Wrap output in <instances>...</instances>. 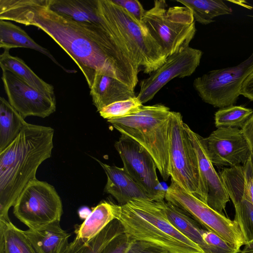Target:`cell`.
<instances>
[{"label": "cell", "instance_id": "obj_1", "mask_svg": "<svg viewBox=\"0 0 253 253\" xmlns=\"http://www.w3.org/2000/svg\"><path fill=\"white\" fill-rule=\"evenodd\" d=\"M0 20L34 26L45 32L77 65L90 88L98 73L132 88L138 83L139 67L124 53L102 18L98 23L77 22L52 10L47 0H1Z\"/></svg>", "mask_w": 253, "mask_h": 253}, {"label": "cell", "instance_id": "obj_2", "mask_svg": "<svg viewBox=\"0 0 253 253\" xmlns=\"http://www.w3.org/2000/svg\"><path fill=\"white\" fill-rule=\"evenodd\" d=\"M54 130L27 123L14 139L0 152V218L8 211L29 183L36 178L41 164L51 156Z\"/></svg>", "mask_w": 253, "mask_h": 253}, {"label": "cell", "instance_id": "obj_3", "mask_svg": "<svg viewBox=\"0 0 253 253\" xmlns=\"http://www.w3.org/2000/svg\"><path fill=\"white\" fill-rule=\"evenodd\" d=\"M116 218L133 239L152 243L170 253H204L170 222L160 201L134 199L116 205Z\"/></svg>", "mask_w": 253, "mask_h": 253}, {"label": "cell", "instance_id": "obj_4", "mask_svg": "<svg viewBox=\"0 0 253 253\" xmlns=\"http://www.w3.org/2000/svg\"><path fill=\"white\" fill-rule=\"evenodd\" d=\"M100 15L129 59L151 74L167 58L144 25L112 0H97Z\"/></svg>", "mask_w": 253, "mask_h": 253}, {"label": "cell", "instance_id": "obj_5", "mask_svg": "<svg viewBox=\"0 0 253 253\" xmlns=\"http://www.w3.org/2000/svg\"><path fill=\"white\" fill-rule=\"evenodd\" d=\"M170 112L162 104L143 105L135 113L107 120L121 135L133 139L150 154L164 180L170 176L168 126Z\"/></svg>", "mask_w": 253, "mask_h": 253}, {"label": "cell", "instance_id": "obj_6", "mask_svg": "<svg viewBox=\"0 0 253 253\" xmlns=\"http://www.w3.org/2000/svg\"><path fill=\"white\" fill-rule=\"evenodd\" d=\"M142 23L167 57L189 46L196 32L191 10L184 6L169 7L165 0L154 1Z\"/></svg>", "mask_w": 253, "mask_h": 253}, {"label": "cell", "instance_id": "obj_7", "mask_svg": "<svg viewBox=\"0 0 253 253\" xmlns=\"http://www.w3.org/2000/svg\"><path fill=\"white\" fill-rule=\"evenodd\" d=\"M180 113L171 111L168 126L169 172L171 178L206 204L208 190Z\"/></svg>", "mask_w": 253, "mask_h": 253}, {"label": "cell", "instance_id": "obj_8", "mask_svg": "<svg viewBox=\"0 0 253 253\" xmlns=\"http://www.w3.org/2000/svg\"><path fill=\"white\" fill-rule=\"evenodd\" d=\"M165 199L178 207L207 230L220 236L240 250L246 244L238 224L214 211L193 195L189 193L171 178Z\"/></svg>", "mask_w": 253, "mask_h": 253}, {"label": "cell", "instance_id": "obj_9", "mask_svg": "<svg viewBox=\"0 0 253 253\" xmlns=\"http://www.w3.org/2000/svg\"><path fill=\"white\" fill-rule=\"evenodd\" d=\"M13 213L29 228H38L60 221L62 203L52 185L37 178L19 195L13 206Z\"/></svg>", "mask_w": 253, "mask_h": 253}, {"label": "cell", "instance_id": "obj_10", "mask_svg": "<svg viewBox=\"0 0 253 253\" xmlns=\"http://www.w3.org/2000/svg\"><path fill=\"white\" fill-rule=\"evenodd\" d=\"M253 71V52L233 67L209 72L195 79L193 86L201 99L214 107L234 105L240 95L242 84Z\"/></svg>", "mask_w": 253, "mask_h": 253}, {"label": "cell", "instance_id": "obj_11", "mask_svg": "<svg viewBox=\"0 0 253 253\" xmlns=\"http://www.w3.org/2000/svg\"><path fill=\"white\" fill-rule=\"evenodd\" d=\"M124 169L151 196L153 201L165 199L164 190L158 178L156 164L150 154L137 142L121 135L115 143Z\"/></svg>", "mask_w": 253, "mask_h": 253}, {"label": "cell", "instance_id": "obj_12", "mask_svg": "<svg viewBox=\"0 0 253 253\" xmlns=\"http://www.w3.org/2000/svg\"><path fill=\"white\" fill-rule=\"evenodd\" d=\"M202 54L201 50L188 46L168 56L160 67L141 81L137 98L143 104L173 79L191 76L200 65Z\"/></svg>", "mask_w": 253, "mask_h": 253}, {"label": "cell", "instance_id": "obj_13", "mask_svg": "<svg viewBox=\"0 0 253 253\" xmlns=\"http://www.w3.org/2000/svg\"><path fill=\"white\" fill-rule=\"evenodd\" d=\"M203 141L209 159L217 167L243 165L251 157L249 146L239 128L218 127Z\"/></svg>", "mask_w": 253, "mask_h": 253}, {"label": "cell", "instance_id": "obj_14", "mask_svg": "<svg viewBox=\"0 0 253 253\" xmlns=\"http://www.w3.org/2000/svg\"><path fill=\"white\" fill-rule=\"evenodd\" d=\"M1 79L9 103L24 119L44 118L55 111V98L38 91L10 71L2 70Z\"/></svg>", "mask_w": 253, "mask_h": 253}, {"label": "cell", "instance_id": "obj_15", "mask_svg": "<svg viewBox=\"0 0 253 253\" xmlns=\"http://www.w3.org/2000/svg\"><path fill=\"white\" fill-rule=\"evenodd\" d=\"M184 127L197 154L200 172L208 190L207 204L220 214H223L229 197L221 177L209 159L201 136L193 131L187 125Z\"/></svg>", "mask_w": 253, "mask_h": 253}, {"label": "cell", "instance_id": "obj_16", "mask_svg": "<svg viewBox=\"0 0 253 253\" xmlns=\"http://www.w3.org/2000/svg\"><path fill=\"white\" fill-rule=\"evenodd\" d=\"M235 208L234 220L238 224L246 244L253 240V204L245 195L235 167L219 172Z\"/></svg>", "mask_w": 253, "mask_h": 253}, {"label": "cell", "instance_id": "obj_17", "mask_svg": "<svg viewBox=\"0 0 253 253\" xmlns=\"http://www.w3.org/2000/svg\"><path fill=\"white\" fill-rule=\"evenodd\" d=\"M96 160L107 175L104 191L111 194L119 205H125L134 199L152 200L150 195L133 179L124 168L110 166Z\"/></svg>", "mask_w": 253, "mask_h": 253}, {"label": "cell", "instance_id": "obj_18", "mask_svg": "<svg viewBox=\"0 0 253 253\" xmlns=\"http://www.w3.org/2000/svg\"><path fill=\"white\" fill-rule=\"evenodd\" d=\"M90 89L93 104L98 112L115 102L136 97L133 88L116 78L101 73L96 75Z\"/></svg>", "mask_w": 253, "mask_h": 253}, {"label": "cell", "instance_id": "obj_19", "mask_svg": "<svg viewBox=\"0 0 253 253\" xmlns=\"http://www.w3.org/2000/svg\"><path fill=\"white\" fill-rule=\"evenodd\" d=\"M24 231L37 253H64L70 244L71 234L61 228L60 221Z\"/></svg>", "mask_w": 253, "mask_h": 253}, {"label": "cell", "instance_id": "obj_20", "mask_svg": "<svg viewBox=\"0 0 253 253\" xmlns=\"http://www.w3.org/2000/svg\"><path fill=\"white\" fill-rule=\"evenodd\" d=\"M0 47L10 50L13 48H27L33 49L45 55L57 65L67 73L76 71L67 69L59 64L49 50L35 42L20 27L9 21L0 20Z\"/></svg>", "mask_w": 253, "mask_h": 253}, {"label": "cell", "instance_id": "obj_21", "mask_svg": "<svg viewBox=\"0 0 253 253\" xmlns=\"http://www.w3.org/2000/svg\"><path fill=\"white\" fill-rule=\"evenodd\" d=\"M55 12L79 22L98 23L101 21L97 0H47Z\"/></svg>", "mask_w": 253, "mask_h": 253}, {"label": "cell", "instance_id": "obj_22", "mask_svg": "<svg viewBox=\"0 0 253 253\" xmlns=\"http://www.w3.org/2000/svg\"><path fill=\"white\" fill-rule=\"evenodd\" d=\"M170 222L184 236L197 244L204 252L210 253L203 238L204 229L195 219L181 209L166 201H160Z\"/></svg>", "mask_w": 253, "mask_h": 253}, {"label": "cell", "instance_id": "obj_23", "mask_svg": "<svg viewBox=\"0 0 253 253\" xmlns=\"http://www.w3.org/2000/svg\"><path fill=\"white\" fill-rule=\"evenodd\" d=\"M9 51L4 49L0 55L1 70L10 71L38 91L55 98L53 86L38 77L22 59L11 55Z\"/></svg>", "mask_w": 253, "mask_h": 253}, {"label": "cell", "instance_id": "obj_24", "mask_svg": "<svg viewBox=\"0 0 253 253\" xmlns=\"http://www.w3.org/2000/svg\"><path fill=\"white\" fill-rule=\"evenodd\" d=\"M115 204L102 201L93 208L85 220L75 231L76 238L88 242L116 218Z\"/></svg>", "mask_w": 253, "mask_h": 253}, {"label": "cell", "instance_id": "obj_25", "mask_svg": "<svg viewBox=\"0 0 253 253\" xmlns=\"http://www.w3.org/2000/svg\"><path fill=\"white\" fill-rule=\"evenodd\" d=\"M123 233L121 222L115 219L88 242L75 237L64 253H100L111 240Z\"/></svg>", "mask_w": 253, "mask_h": 253}, {"label": "cell", "instance_id": "obj_26", "mask_svg": "<svg viewBox=\"0 0 253 253\" xmlns=\"http://www.w3.org/2000/svg\"><path fill=\"white\" fill-rule=\"evenodd\" d=\"M0 103L1 152L14 140L27 123L4 98L0 97Z\"/></svg>", "mask_w": 253, "mask_h": 253}, {"label": "cell", "instance_id": "obj_27", "mask_svg": "<svg viewBox=\"0 0 253 253\" xmlns=\"http://www.w3.org/2000/svg\"><path fill=\"white\" fill-rule=\"evenodd\" d=\"M0 253H37L24 231L9 218H0Z\"/></svg>", "mask_w": 253, "mask_h": 253}, {"label": "cell", "instance_id": "obj_28", "mask_svg": "<svg viewBox=\"0 0 253 253\" xmlns=\"http://www.w3.org/2000/svg\"><path fill=\"white\" fill-rule=\"evenodd\" d=\"M188 8L192 12L194 20L207 25L214 21L218 16L232 13V8L223 0H176Z\"/></svg>", "mask_w": 253, "mask_h": 253}, {"label": "cell", "instance_id": "obj_29", "mask_svg": "<svg viewBox=\"0 0 253 253\" xmlns=\"http://www.w3.org/2000/svg\"><path fill=\"white\" fill-rule=\"evenodd\" d=\"M253 113V110L232 105L220 108L214 114V124L218 127L241 128Z\"/></svg>", "mask_w": 253, "mask_h": 253}, {"label": "cell", "instance_id": "obj_30", "mask_svg": "<svg viewBox=\"0 0 253 253\" xmlns=\"http://www.w3.org/2000/svg\"><path fill=\"white\" fill-rule=\"evenodd\" d=\"M143 105L136 96L109 104L102 108L99 113L102 118L109 120L135 113L139 111Z\"/></svg>", "mask_w": 253, "mask_h": 253}, {"label": "cell", "instance_id": "obj_31", "mask_svg": "<svg viewBox=\"0 0 253 253\" xmlns=\"http://www.w3.org/2000/svg\"><path fill=\"white\" fill-rule=\"evenodd\" d=\"M235 167L243 190L253 204V160L250 157L244 165Z\"/></svg>", "mask_w": 253, "mask_h": 253}, {"label": "cell", "instance_id": "obj_32", "mask_svg": "<svg viewBox=\"0 0 253 253\" xmlns=\"http://www.w3.org/2000/svg\"><path fill=\"white\" fill-rule=\"evenodd\" d=\"M133 240L126 233H123L111 240L100 253H126Z\"/></svg>", "mask_w": 253, "mask_h": 253}, {"label": "cell", "instance_id": "obj_33", "mask_svg": "<svg viewBox=\"0 0 253 253\" xmlns=\"http://www.w3.org/2000/svg\"><path fill=\"white\" fill-rule=\"evenodd\" d=\"M126 253H170L168 250L152 243L134 239Z\"/></svg>", "mask_w": 253, "mask_h": 253}, {"label": "cell", "instance_id": "obj_34", "mask_svg": "<svg viewBox=\"0 0 253 253\" xmlns=\"http://www.w3.org/2000/svg\"><path fill=\"white\" fill-rule=\"evenodd\" d=\"M115 3L123 7L133 16L140 23H142V18L146 10L141 3L137 0H112Z\"/></svg>", "mask_w": 253, "mask_h": 253}, {"label": "cell", "instance_id": "obj_35", "mask_svg": "<svg viewBox=\"0 0 253 253\" xmlns=\"http://www.w3.org/2000/svg\"><path fill=\"white\" fill-rule=\"evenodd\" d=\"M240 129L249 146L251 157L253 160V113Z\"/></svg>", "mask_w": 253, "mask_h": 253}, {"label": "cell", "instance_id": "obj_36", "mask_svg": "<svg viewBox=\"0 0 253 253\" xmlns=\"http://www.w3.org/2000/svg\"><path fill=\"white\" fill-rule=\"evenodd\" d=\"M240 95L253 101V71L244 81L241 90Z\"/></svg>", "mask_w": 253, "mask_h": 253}, {"label": "cell", "instance_id": "obj_37", "mask_svg": "<svg viewBox=\"0 0 253 253\" xmlns=\"http://www.w3.org/2000/svg\"><path fill=\"white\" fill-rule=\"evenodd\" d=\"M239 253H253V240L244 245V247Z\"/></svg>", "mask_w": 253, "mask_h": 253}]
</instances>
